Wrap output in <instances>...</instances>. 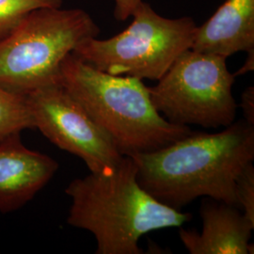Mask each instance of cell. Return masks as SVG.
Here are the masks:
<instances>
[{
  "instance_id": "cell-1",
  "label": "cell",
  "mask_w": 254,
  "mask_h": 254,
  "mask_svg": "<svg viewBox=\"0 0 254 254\" xmlns=\"http://www.w3.org/2000/svg\"><path fill=\"white\" fill-rule=\"evenodd\" d=\"M139 185L167 206L180 210L200 197L236 206V185L254 159V126L234 122L218 133L192 132L149 153L130 155Z\"/></svg>"
},
{
  "instance_id": "cell-2",
  "label": "cell",
  "mask_w": 254,
  "mask_h": 254,
  "mask_svg": "<svg viewBox=\"0 0 254 254\" xmlns=\"http://www.w3.org/2000/svg\"><path fill=\"white\" fill-rule=\"evenodd\" d=\"M134 159L124 155L116 166L71 182L67 223L91 233L96 254H142V236L156 230L181 227L190 213L167 206L139 185Z\"/></svg>"
},
{
  "instance_id": "cell-3",
  "label": "cell",
  "mask_w": 254,
  "mask_h": 254,
  "mask_svg": "<svg viewBox=\"0 0 254 254\" xmlns=\"http://www.w3.org/2000/svg\"><path fill=\"white\" fill-rule=\"evenodd\" d=\"M60 83L123 155L153 152L193 132L154 109L142 80L102 72L73 53L62 64Z\"/></svg>"
},
{
  "instance_id": "cell-4",
  "label": "cell",
  "mask_w": 254,
  "mask_h": 254,
  "mask_svg": "<svg viewBox=\"0 0 254 254\" xmlns=\"http://www.w3.org/2000/svg\"><path fill=\"white\" fill-rule=\"evenodd\" d=\"M100 28L82 9L42 8L29 12L0 40V88L26 95L60 82L65 58Z\"/></svg>"
},
{
  "instance_id": "cell-5",
  "label": "cell",
  "mask_w": 254,
  "mask_h": 254,
  "mask_svg": "<svg viewBox=\"0 0 254 254\" xmlns=\"http://www.w3.org/2000/svg\"><path fill=\"white\" fill-rule=\"evenodd\" d=\"M131 16V25L118 35L91 38L73 53L102 72L157 81L190 49L198 26L190 17H163L143 0Z\"/></svg>"
},
{
  "instance_id": "cell-6",
  "label": "cell",
  "mask_w": 254,
  "mask_h": 254,
  "mask_svg": "<svg viewBox=\"0 0 254 254\" xmlns=\"http://www.w3.org/2000/svg\"><path fill=\"white\" fill-rule=\"evenodd\" d=\"M222 56L183 52L154 87L151 101L164 118L178 126L229 127L236 121L232 93L236 76Z\"/></svg>"
},
{
  "instance_id": "cell-7",
  "label": "cell",
  "mask_w": 254,
  "mask_h": 254,
  "mask_svg": "<svg viewBox=\"0 0 254 254\" xmlns=\"http://www.w3.org/2000/svg\"><path fill=\"white\" fill-rule=\"evenodd\" d=\"M35 128L53 144L78 156L91 173L110 169L123 154L60 82L26 94Z\"/></svg>"
},
{
  "instance_id": "cell-8",
  "label": "cell",
  "mask_w": 254,
  "mask_h": 254,
  "mask_svg": "<svg viewBox=\"0 0 254 254\" xmlns=\"http://www.w3.org/2000/svg\"><path fill=\"white\" fill-rule=\"evenodd\" d=\"M59 169L52 157L24 145L20 133L0 140V212L23 207Z\"/></svg>"
},
{
  "instance_id": "cell-9",
  "label": "cell",
  "mask_w": 254,
  "mask_h": 254,
  "mask_svg": "<svg viewBox=\"0 0 254 254\" xmlns=\"http://www.w3.org/2000/svg\"><path fill=\"white\" fill-rule=\"evenodd\" d=\"M203 200L200 233L180 229L183 245L190 254H253V225L239 209L218 200Z\"/></svg>"
},
{
  "instance_id": "cell-10",
  "label": "cell",
  "mask_w": 254,
  "mask_h": 254,
  "mask_svg": "<svg viewBox=\"0 0 254 254\" xmlns=\"http://www.w3.org/2000/svg\"><path fill=\"white\" fill-rule=\"evenodd\" d=\"M190 49L226 59L254 51V0H226L197 27Z\"/></svg>"
},
{
  "instance_id": "cell-11",
  "label": "cell",
  "mask_w": 254,
  "mask_h": 254,
  "mask_svg": "<svg viewBox=\"0 0 254 254\" xmlns=\"http://www.w3.org/2000/svg\"><path fill=\"white\" fill-rule=\"evenodd\" d=\"M26 129H35L26 95L0 88V140Z\"/></svg>"
},
{
  "instance_id": "cell-12",
  "label": "cell",
  "mask_w": 254,
  "mask_h": 254,
  "mask_svg": "<svg viewBox=\"0 0 254 254\" xmlns=\"http://www.w3.org/2000/svg\"><path fill=\"white\" fill-rule=\"evenodd\" d=\"M62 6L63 0H0V40L9 34L29 12Z\"/></svg>"
},
{
  "instance_id": "cell-13",
  "label": "cell",
  "mask_w": 254,
  "mask_h": 254,
  "mask_svg": "<svg viewBox=\"0 0 254 254\" xmlns=\"http://www.w3.org/2000/svg\"><path fill=\"white\" fill-rule=\"evenodd\" d=\"M236 207L254 225V167L251 163L237 178L236 185Z\"/></svg>"
},
{
  "instance_id": "cell-14",
  "label": "cell",
  "mask_w": 254,
  "mask_h": 254,
  "mask_svg": "<svg viewBox=\"0 0 254 254\" xmlns=\"http://www.w3.org/2000/svg\"><path fill=\"white\" fill-rule=\"evenodd\" d=\"M240 108L243 111L244 120L248 124L254 126V88H247L241 95Z\"/></svg>"
},
{
  "instance_id": "cell-15",
  "label": "cell",
  "mask_w": 254,
  "mask_h": 254,
  "mask_svg": "<svg viewBox=\"0 0 254 254\" xmlns=\"http://www.w3.org/2000/svg\"><path fill=\"white\" fill-rule=\"evenodd\" d=\"M142 0H114V17L119 21L129 18Z\"/></svg>"
},
{
  "instance_id": "cell-16",
  "label": "cell",
  "mask_w": 254,
  "mask_h": 254,
  "mask_svg": "<svg viewBox=\"0 0 254 254\" xmlns=\"http://www.w3.org/2000/svg\"><path fill=\"white\" fill-rule=\"evenodd\" d=\"M254 51H252V52H249V53H248V57H247V60H246L244 65L238 70L237 73H234V75H235V76L242 75V74H245V73H249V72H251V71H254Z\"/></svg>"
}]
</instances>
